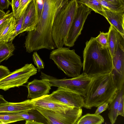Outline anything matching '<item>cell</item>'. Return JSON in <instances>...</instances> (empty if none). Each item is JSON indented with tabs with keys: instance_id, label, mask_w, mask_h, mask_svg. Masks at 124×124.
<instances>
[{
	"instance_id": "1",
	"label": "cell",
	"mask_w": 124,
	"mask_h": 124,
	"mask_svg": "<svg viewBox=\"0 0 124 124\" xmlns=\"http://www.w3.org/2000/svg\"><path fill=\"white\" fill-rule=\"evenodd\" d=\"M69 0H45L40 18L35 29L28 32L26 39L31 45L47 48L55 45L52 35L54 20Z\"/></svg>"
},
{
	"instance_id": "2",
	"label": "cell",
	"mask_w": 124,
	"mask_h": 124,
	"mask_svg": "<svg viewBox=\"0 0 124 124\" xmlns=\"http://www.w3.org/2000/svg\"><path fill=\"white\" fill-rule=\"evenodd\" d=\"M85 44L83 53V72L91 76L111 72L113 67L108 47L103 46L93 37Z\"/></svg>"
},
{
	"instance_id": "3",
	"label": "cell",
	"mask_w": 124,
	"mask_h": 124,
	"mask_svg": "<svg viewBox=\"0 0 124 124\" xmlns=\"http://www.w3.org/2000/svg\"><path fill=\"white\" fill-rule=\"evenodd\" d=\"M118 91L111 72L95 76L90 87L84 97L83 107L91 109L105 102L109 103Z\"/></svg>"
},
{
	"instance_id": "4",
	"label": "cell",
	"mask_w": 124,
	"mask_h": 124,
	"mask_svg": "<svg viewBox=\"0 0 124 124\" xmlns=\"http://www.w3.org/2000/svg\"><path fill=\"white\" fill-rule=\"evenodd\" d=\"M77 0L69 1L55 19L52 35L56 47H63L74 18L78 6Z\"/></svg>"
},
{
	"instance_id": "5",
	"label": "cell",
	"mask_w": 124,
	"mask_h": 124,
	"mask_svg": "<svg viewBox=\"0 0 124 124\" xmlns=\"http://www.w3.org/2000/svg\"><path fill=\"white\" fill-rule=\"evenodd\" d=\"M49 58L68 77L73 78L80 74L83 63L80 57L74 49L70 50L69 47L57 48L51 52Z\"/></svg>"
},
{
	"instance_id": "6",
	"label": "cell",
	"mask_w": 124,
	"mask_h": 124,
	"mask_svg": "<svg viewBox=\"0 0 124 124\" xmlns=\"http://www.w3.org/2000/svg\"><path fill=\"white\" fill-rule=\"evenodd\" d=\"M83 72L72 78L60 79L41 72V79L48 80L51 86L61 87L85 97L94 79Z\"/></svg>"
},
{
	"instance_id": "7",
	"label": "cell",
	"mask_w": 124,
	"mask_h": 124,
	"mask_svg": "<svg viewBox=\"0 0 124 124\" xmlns=\"http://www.w3.org/2000/svg\"><path fill=\"white\" fill-rule=\"evenodd\" d=\"M37 72V68L32 63L25 64L21 68L0 79V89L6 91L11 88L22 86Z\"/></svg>"
},
{
	"instance_id": "8",
	"label": "cell",
	"mask_w": 124,
	"mask_h": 124,
	"mask_svg": "<svg viewBox=\"0 0 124 124\" xmlns=\"http://www.w3.org/2000/svg\"><path fill=\"white\" fill-rule=\"evenodd\" d=\"M92 10L86 5L78 3L76 13L69 31L64 45L71 47L81 34L84 23Z\"/></svg>"
},
{
	"instance_id": "9",
	"label": "cell",
	"mask_w": 124,
	"mask_h": 124,
	"mask_svg": "<svg viewBox=\"0 0 124 124\" xmlns=\"http://www.w3.org/2000/svg\"><path fill=\"white\" fill-rule=\"evenodd\" d=\"M36 109L47 120L49 124H76L82 113V108L74 107L65 114H59L36 107Z\"/></svg>"
},
{
	"instance_id": "10",
	"label": "cell",
	"mask_w": 124,
	"mask_h": 124,
	"mask_svg": "<svg viewBox=\"0 0 124 124\" xmlns=\"http://www.w3.org/2000/svg\"><path fill=\"white\" fill-rule=\"evenodd\" d=\"M113 68L111 72L114 79L119 83L124 82V37L120 34L115 52L112 57Z\"/></svg>"
},
{
	"instance_id": "11",
	"label": "cell",
	"mask_w": 124,
	"mask_h": 124,
	"mask_svg": "<svg viewBox=\"0 0 124 124\" xmlns=\"http://www.w3.org/2000/svg\"><path fill=\"white\" fill-rule=\"evenodd\" d=\"M49 95L51 99L69 106L78 108L84 105L83 96L61 87H58Z\"/></svg>"
},
{
	"instance_id": "12",
	"label": "cell",
	"mask_w": 124,
	"mask_h": 124,
	"mask_svg": "<svg viewBox=\"0 0 124 124\" xmlns=\"http://www.w3.org/2000/svg\"><path fill=\"white\" fill-rule=\"evenodd\" d=\"M26 86L28 91L27 98L32 100L48 94L52 86L47 79H35L29 82Z\"/></svg>"
},
{
	"instance_id": "13",
	"label": "cell",
	"mask_w": 124,
	"mask_h": 124,
	"mask_svg": "<svg viewBox=\"0 0 124 124\" xmlns=\"http://www.w3.org/2000/svg\"><path fill=\"white\" fill-rule=\"evenodd\" d=\"M49 95L47 94L38 99L34 103L35 106L59 114H65L74 108L55 100Z\"/></svg>"
},
{
	"instance_id": "14",
	"label": "cell",
	"mask_w": 124,
	"mask_h": 124,
	"mask_svg": "<svg viewBox=\"0 0 124 124\" xmlns=\"http://www.w3.org/2000/svg\"><path fill=\"white\" fill-rule=\"evenodd\" d=\"M37 99H28L18 102H7L0 104V113H17L36 108L34 105Z\"/></svg>"
},
{
	"instance_id": "15",
	"label": "cell",
	"mask_w": 124,
	"mask_h": 124,
	"mask_svg": "<svg viewBox=\"0 0 124 124\" xmlns=\"http://www.w3.org/2000/svg\"><path fill=\"white\" fill-rule=\"evenodd\" d=\"M102 7L104 17L110 25L124 37V11H114Z\"/></svg>"
},
{
	"instance_id": "16",
	"label": "cell",
	"mask_w": 124,
	"mask_h": 124,
	"mask_svg": "<svg viewBox=\"0 0 124 124\" xmlns=\"http://www.w3.org/2000/svg\"><path fill=\"white\" fill-rule=\"evenodd\" d=\"M37 25L35 7L34 3L32 0L25 10L20 33L25 31L28 32L34 30Z\"/></svg>"
},
{
	"instance_id": "17",
	"label": "cell",
	"mask_w": 124,
	"mask_h": 124,
	"mask_svg": "<svg viewBox=\"0 0 124 124\" xmlns=\"http://www.w3.org/2000/svg\"><path fill=\"white\" fill-rule=\"evenodd\" d=\"M16 23V18L13 16L0 25V42L12 41Z\"/></svg>"
},
{
	"instance_id": "18",
	"label": "cell",
	"mask_w": 124,
	"mask_h": 124,
	"mask_svg": "<svg viewBox=\"0 0 124 124\" xmlns=\"http://www.w3.org/2000/svg\"><path fill=\"white\" fill-rule=\"evenodd\" d=\"M124 94V87L121 90H119L115 97L110 103L108 104V108L109 110L108 116L111 124H114L118 116L117 110L121 97Z\"/></svg>"
},
{
	"instance_id": "19",
	"label": "cell",
	"mask_w": 124,
	"mask_h": 124,
	"mask_svg": "<svg viewBox=\"0 0 124 124\" xmlns=\"http://www.w3.org/2000/svg\"><path fill=\"white\" fill-rule=\"evenodd\" d=\"M29 117L26 124H49L46 118L36 108L28 111Z\"/></svg>"
},
{
	"instance_id": "20",
	"label": "cell",
	"mask_w": 124,
	"mask_h": 124,
	"mask_svg": "<svg viewBox=\"0 0 124 124\" xmlns=\"http://www.w3.org/2000/svg\"><path fill=\"white\" fill-rule=\"evenodd\" d=\"M15 49L12 41L0 42V63L12 56Z\"/></svg>"
},
{
	"instance_id": "21",
	"label": "cell",
	"mask_w": 124,
	"mask_h": 124,
	"mask_svg": "<svg viewBox=\"0 0 124 124\" xmlns=\"http://www.w3.org/2000/svg\"><path fill=\"white\" fill-rule=\"evenodd\" d=\"M104 122L103 117L100 114L87 113L81 116L76 124H101Z\"/></svg>"
},
{
	"instance_id": "22",
	"label": "cell",
	"mask_w": 124,
	"mask_h": 124,
	"mask_svg": "<svg viewBox=\"0 0 124 124\" xmlns=\"http://www.w3.org/2000/svg\"><path fill=\"white\" fill-rule=\"evenodd\" d=\"M108 33V48L112 57L114 54L120 33L111 25H110Z\"/></svg>"
},
{
	"instance_id": "23",
	"label": "cell",
	"mask_w": 124,
	"mask_h": 124,
	"mask_svg": "<svg viewBox=\"0 0 124 124\" xmlns=\"http://www.w3.org/2000/svg\"><path fill=\"white\" fill-rule=\"evenodd\" d=\"M78 3L83 4L95 12L104 16L103 9L102 6L97 0H77Z\"/></svg>"
},
{
	"instance_id": "24",
	"label": "cell",
	"mask_w": 124,
	"mask_h": 124,
	"mask_svg": "<svg viewBox=\"0 0 124 124\" xmlns=\"http://www.w3.org/2000/svg\"><path fill=\"white\" fill-rule=\"evenodd\" d=\"M16 113H0V124H6L24 120L23 118Z\"/></svg>"
},
{
	"instance_id": "25",
	"label": "cell",
	"mask_w": 124,
	"mask_h": 124,
	"mask_svg": "<svg viewBox=\"0 0 124 124\" xmlns=\"http://www.w3.org/2000/svg\"><path fill=\"white\" fill-rule=\"evenodd\" d=\"M27 7L24 10L20 16L18 18H16L15 27L14 32L12 39V41L16 36L20 33L22 26L24 15Z\"/></svg>"
},
{
	"instance_id": "26",
	"label": "cell",
	"mask_w": 124,
	"mask_h": 124,
	"mask_svg": "<svg viewBox=\"0 0 124 124\" xmlns=\"http://www.w3.org/2000/svg\"><path fill=\"white\" fill-rule=\"evenodd\" d=\"M97 0L102 6L110 10L116 12L124 11V7L113 4L105 0Z\"/></svg>"
},
{
	"instance_id": "27",
	"label": "cell",
	"mask_w": 124,
	"mask_h": 124,
	"mask_svg": "<svg viewBox=\"0 0 124 124\" xmlns=\"http://www.w3.org/2000/svg\"><path fill=\"white\" fill-rule=\"evenodd\" d=\"M35 6L37 24L41 17L45 0H32Z\"/></svg>"
},
{
	"instance_id": "28",
	"label": "cell",
	"mask_w": 124,
	"mask_h": 124,
	"mask_svg": "<svg viewBox=\"0 0 124 124\" xmlns=\"http://www.w3.org/2000/svg\"><path fill=\"white\" fill-rule=\"evenodd\" d=\"M95 38L97 41L102 46L106 47H108V32L104 33L100 31V34Z\"/></svg>"
},
{
	"instance_id": "29",
	"label": "cell",
	"mask_w": 124,
	"mask_h": 124,
	"mask_svg": "<svg viewBox=\"0 0 124 124\" xmlns=\"http://www.w3.org/2000/svg\"><path fill=\"white\" fill-rule=\"evenodd\" d=\"M32 57L34 64L37 66L39 72L41 69H44V63L36 52L33 53Z\"/></svg>"
},
{
	"instance_id": "30",
	"label": "cell",
	"mask_w": 124,
	"mask_h": 124,
	"mask_svg": "<svg viewBox=\"0 0 124 124\" xmlns=\"http://www.w3.org/2000/svg\"><path fill=\"white\" fill-rule=\"evenodd\" d=\"M32 0H21L17 10L16 18L20 17L24 9Z\"/></svg>"
},
{
	"instance_id": "31",
	"label": "cell",
	"mask_w": 124,
	"mask_h": 124,
	"mask_svg": "<svg viewBox=\"0 0 124 124\" xmlns=\"http://www.w3.org/2000/svg\"><path fill=\"white\" fill-rule=\"evenodd\" d=\"M124 94L121 96L119 104L117 110V114L118 116H124Z\"/></svg>"
},
{
	"instance_id": "32",
	"label": "cell",
	"mask_w": 124,
	"mask_h": 124,
	"mask_svg": "<svg viewBox=\"0 0 124 124\" xmlns=\"http://www.w3.org/2000/svg\"><path fill=\"white\" fill-rule=\"evenodd\" d=\"M11 5L14 16L15 17L16 15L19 4L21 0H11Z\"/></svg>"
},
{
	"instance_id": "33",
	"label": "cell",
	"mask_w": 124,
	"mask_h": 124,
	"mask_svg": "<svg viewBox=\"0 0 124 124\" xmlns=\"http://www.w3.org/2000/svg\"><path fill=\"white\" fill-rule=\"evenodd\" d=\"M11 72L7 67L0 65V79L8 75Z\"/></svg>"
},
{
	"instance_id": "34",
	"label": "cell",
	"mask_w": 124,
	"mask_h": 124,
	"mask_svg": "<svg viewBox=\"0 0 124 124\" xmlns=\"http://www.w3.org/2000/svg\"><path fill=\"white\" fill-rule=\"evenodd\" d=\"M108 106V103L105 102L98 106L94 114L99 115L107 109Z\"/></svg>"
},
{
	"instance_id": "35",
	"label": "cell",
	"mask_w": 124,
	"mask_h": 124,
	"mask_svg": "<svg viewBox=\"0 0 124 124\" xmlns=\"http://www.w3.org/2000/svg\"><path fill=\"white\" fill-rule=\"evenodd\" d=\"M10 3L9 0H0V9L3 10L8 9Z\"/></svg>"
},
{
	"instance_id": "36",
	"label": "cell",
	"mask_w": 124,
	"mask_h": 124,
	"mask_svg": "<svg viewBox=\"0 0 124 124\" xmlns=\"http://www.w3.org/2000/svg\"><path fill=\"white\" fill-rule=\"evenodd\" d=\"M113 4L124 7V0H105Z\"/></svg>"
},
{
	"instance_id": "37",
	"label": "cell",
	"mask_w": 124,
	"mask_h": 124,
	"mask_svg": "<svg viewBox=\"0 0 124 124\" xmlns=\"http://www.w3.org/2000/svg\"><path fill=\"white\" fill-rule=\"evenodd\" d=\"M10 10H8L3 17L0 20V25L5 21L14 16L13 12L10 13Z\"/></svg>"
},
{
	"instance_id": "38",
	"label": "cell",
	"mask_w": 124,
	"mask_h": 124,
	"mask_svg": "<svg viewBox=\"0 0 124 124\" xmlns=\"http://www.w3.org/2000/svg\"><path fill=\"white\" fill-rule=\"evenodd\" d=\"M7 102L8 101L4 99L3 96L0 94V104L5 103Z\"/></svg>"
},
{
	"instance_id": "39",
	"label": "cell",
	"mask_w": 124,
	"mask_h": 124,
	"mask_svg": "<svg viewBox=\"0 0 124 124\" xmlns=\"http://www.w3.org/2000/svg\"><path fill=\"white\" fill-rule=\"evenodd\" d=\"M6 13L3 10L0 9V20L5 15Z\"/></svg>"
}]
</instances>
